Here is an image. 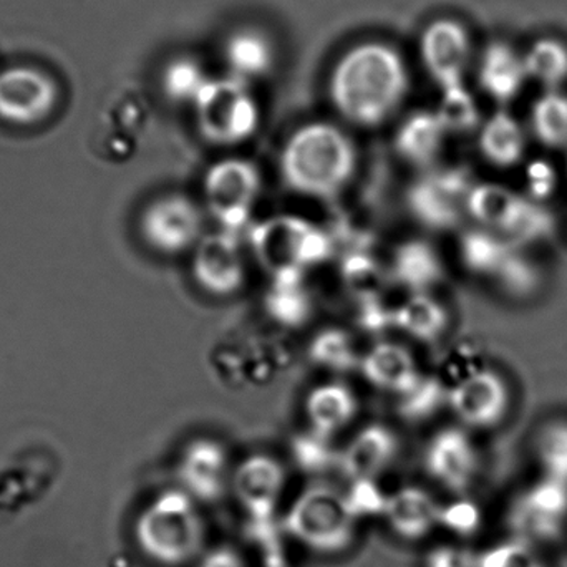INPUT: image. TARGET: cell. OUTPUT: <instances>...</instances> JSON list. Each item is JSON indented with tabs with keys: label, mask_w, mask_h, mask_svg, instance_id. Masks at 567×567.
<instances>
[{
	"label": "cell",
	"mask_w": 567,
	"mask_h": 567,
	"mask_svg": "<svg viewBox=\"0 0 567 567\" xmlns=\"http://www.w3.org/2000/svg\"><path fill=\"white\" fill-rule=\"evenodd\" d=\"M435 112L446 133H470L482 126L478 103L466 85L442 90V100Z\"/></svg>",
	"instance_id": "cell-34"
},
{
	"label": "cell",
	"mask_w": 567,
	"mask_h": 567,
	"mask_svg": "<svg viewBox=\"0 0 567 567\" xmlns=\"http://www.w3.org/2000/svg\"><path fill=\"white\" fill-rule=\"evenodd\" d=\"M195 109L199 133L213 145L233 146L246 142L255 135L261 120L248 83L233 75L209 79Z\"/></svg>",
	"instance_id": "cell-7"
},
{
	"label": "cell",
	"mask_w": 567,
	"mask_h": 567,
	"mask_svg": "<svg viewBox=\"0 0 567 567\" xmlns=\"http://www.w3.org/2000/svg\"><path fill=\"white\" fill-rule=\"evenodd\" d=\"M516 538L533 543L555 542L567 519V483L543 476L522 493L509 509Z\"/></svg>",
	"instance_id": "cell-12"
},
{
	"label": "cell",
	"mask_w": 567,
	"mask_h": 567,
	"mask_svg": "<svg viewBox=\"0 0 567 567\" xmlns=\"http://www.w3.org/2000/svg\"><path fill=\"white\" fill-rule=\"evenodd\" d=\"M442 505L420 486H402L386 496V525L403 542H422L440 526Z\"/></svg>",
	"instance_id": "cell-21"
},
{
	"label": "cell",
	"mask_w": 567,
	"mask_h": 567,
	"mask_svg": "<svg viewBox=\"0 0 567 567\" xmlns=\"http://www.w3.org/2000/svg\"><path fill=\"white\" fill-rule=\"evenodd\" d=\"M209 82L205 70L192 59L173 60L163 73V90L169 100L178 103H193Z\"/></svg>",
	"instance_id": "cell-37"
},
{
	"label": "cell",
	"mask_w": 567,
	"mask_h": 567,
	"mask_svg": "<svg viewBox=\"0 0 567 567\" xmlns=\"http://www.w3.org/2000/svg\"><path fill=\"white\" fill-rule=\"evenodd\" d=\"M423 567H478V555L462 545H439L430 549Z\"/></svg>",
	"instance_id": "cell-44"
},
{
	"label": "cell",
	"mask_w": 567,
	"mask_h": 567,
	"mask_svg": "<svg viewBox=\"0 0 567 567\" xmlns=\"http://www.w3.org/2000/svg\"><path fill=\"white\" fill-rule=\"evenodd\" d=\"M193 278L206 292L229 297L239 292L246 281L241 246L233 233L205 235L193 249Z\"/></svg>",
	"instance_id": "cell-15"
},
{
	"label": "cell",
	"mask_w": 567,
	"mask_h": 567,
	"mask_svg": "<svg viewBox=\"0 0 567 567\" xmlns=\"http://www.w3.org/2000/svg\"><path fill=\"white\" fill-rule=\"evenodd\" d=\"M309 355L320 369L337 373L360 369V362H362V355H359L352 336L346 330L333 329V327L313 337L309 346Z\"/></svg>",
	"instance_id": "cell-33"
},
{
	"label": "cell",
	"mask_w": 567,
	"mask_h": 567,
	"mask_svg": "<svg viewBox=\"0 0 567 567\" xmlns=\"http://www.w3.org/2000/svg\"><path fill=\"white\" fill-rule=\"evenodd\" d=\"M532 82L546 90H563L567 82V43L556 37H542L523 53Z\"/></svg>",
	"instance_id": "cell-32"
},
{
	"label": "cell",
	"mask_w": 567,
	"mask_h": 567,
	"mask_svg": "<svg viewBox=\"0 0 567 567\" xmlns=\"http://www.w3.org/2000/svg\"><path fill=\"white\" fill-rule=\"evenodd\" d=\"M478 146L483 158L496 168H515L525 158V128L512 113L498 110L480 126Z\"/></svg>",
	"instance_id": "cell-27"
},
{
	"label": "cell",
	"mask_w": 567,
	"mask_h": 567,
	"mask_svg": "<svg viewBox=\"0 0 567 567\" xmlns=\"http://www.w3.org/2000/svg\"><path fill=\"white\" fill-rule=\"evenodd\" d=\"M342 278L357 300L382 296L386 275L379 261L367 252H350L342 262Z\"/></svg>",
	"instance_id": "cell-35"
},
{
	"label": "cell",
	"mask_w": 567,
	"mask_h": 567,
	"mask_svg": "<svg viewBox=\"0 0 567 567\" xmlns=\"http://www.w3.org/2000/svg\"><path fill=\"white\" fill-rule=\"evenodd\" d=\"M449 323V310L430 293H412L393 313V329L419 342H436Z\"/></svg>",
	"instance_id": "cell-28"
},
{
	"label": "cell",
	"mask_w": 567,
	"mask_h": 567,
	"mask_svg": "<svg viewBox=\"0 0 567 567\" xmlns=\"http://www.w3.org/2000/svg\"><path fill=\"white\" fill-rule=\"evenodd\" d=\"M449 392L439 375H422L409 393L400 396V413L409 422L429 420L443 405H449Z\"/></svg>",
	"instance_id": "cell-36"
},
{
	"label": "cell",
	"mask_w": 567,
	"mask_h": 567,
	"mask_svg": "<svg viewBox=\"0 0 567 567\" xmlns=\"http://www.w3.org/2000/svg\"><path fill=\"white\" fill-rule=\"evenodd\" d=\"M133 535L142 555L156 566L185 567L206 551L202 505L179 486L159 493L142 509Z\"/></svg>",
	"instance_id": "cell-3"
},
{
	"label": "cell",
	"mask_w": 567,
	"mask_h": 567,
	"mask_svg": "<svg viewBox=\"0 0 567 567\" xmlns=\"http://www.w3.org/2000/svg\"><path fill=\"white\" fill-rule=\"evenodd\" d=\"M229 75L249 83L266 75L275 63V49L265 33L258 30H239L229 37L225 47Z\"/></svg>",
	"instance_id": "cell-29"
},
{
	"label": "cell",
	"mask_w": 567,
	"mask_h": 567,
	"mask_svg": "<svg viewBox=\"0 0 567 567\" xmlns=\"http://www.w3.org/2000/svg\"><path fill=\"white\" fill-rule=\"evenodd\" d=\"M482 512L472 499L460 498L449 505H442L440 526L458 538H470L482 528Z\"/></svg>",
	"instance_id": "cell-41"
},
{
	"label": "cell",
	"mask_w": 567,
	"mask_h": 567,
	"mask_svg": "<svg viewBox=\"0 0 567 567\" xmlns=\"http://www.w3.org/2000/svg\"><path fill=\"white\" fill-rule=\"evenodd\" d=\"M478 567H548L533 543L526 539H505L478 555Z\"/></svg>",
	"instance_id": "cell-39"
},
{
	"label": "cell",
	"mask_w": 567,
	"mask_h": 567,
	"mask_svg": "<svg viewBox=\"0 0 567 567\" xmlns=\"http://www.w3.org/2000/svg\"><path fill=\"white\" fill-rule=\"evenodd\" d=\"M233 470L228 452L212 439L193 440L178 462L179 488L199 505H215L231 492Z\"/></svg>",
	"instance_id": "cell-14"
},
{
	"label": "cell",
	"mask_w": 567,
	"mask_h": 567,
	"mask_svg": "<svg viewBox=\"0 0 567 567\" xmlns=\"http://www.w3.org/2000/svg\"><path fill=\"white\" fill-rule=\"evenodd\" d=\"M476 76L480 89L498 105L515 102L529 82L525 56L505 40L486 45L480 56Z\"/></svg>",
	"instance_id": "cell-22"
},
{
	"label": "cell",
	"mask_w": 567,
	"mask_h": 567,
	"mask_svg": "<svg viewBox=\"0 0 567 567\" xmlns=\"http://www.w3.org/2000/svg\"><path fill=\"white\" fill-rule=\"evenodd\" d=\"M536 452L545 476L567 483V422L556 420L543 426Z\"/></svg>",
	"instance_id": "cell-38"
},
{
	"label": "cell",
	"mask_w": 567,
	"mask_h": 567,
	"mask_svg": "<svg viewBox=\"0 0 567 567\" xmlns=\"http://www.w3.org/2000/svg\"><path fill=\"white\" fill-rule=\"evenodd\" d=\"M359 402L355 393L340 382L322 383L310 390L306 399L309 426L317 435L332 439L355 419Z\"/></svg>",
	"instance_id": "cell-25"
},
{
	"label": "cell",
	"mask_w": 567,
	"mask_h": 567,
	"mask_svg": "<svg viewBox=\"0 0 567 567\" xmlns=\"http://www.w3.org/2000/svg\"><path fill=\"white\" fill-rule=\"evenodd\" d=\"M385 493L377 482H352L346 492L347 503L357 519L383 516L386 505Z\"/></svg>",
	"instance_id": "cell-42"
},
{
	"label": "cell",
	"mask_w": 567,
	"mask_h": 567,
	"mask_svg": "<svg viewBox=\"0 0 567 567\" xmlns=\"http://www.w3.org/2000/svg\"><path fill=\"white\" fill-rule=\"evenodd\" d=\"M198 567H248L245 556L233 548V546H216L213 549H206L205 555L199 558Z\"/></svg>",
	"instance_id": "cell-45"
},
{
	"label": "cell",
	"mask_w": 567,
	"mask_h": 567,
	"mask_svg": "<svg viewBox=\"0 0 567 567\" xmlns=\"http://www.w3.org/2000/svg\"><path fill=\"white\" fill-rule=\"evenodd\" d=\"M359 302V323L362 329L373 333H382L393 329V313L395 307L389 306L382 296L357 300Z\"/></svg>",
	"instance_id": "cell-43"
},
{
	"label": "cell",
	"mask_w": 567,
	"mask_h": 567,
	"mask_svg": "<svg viewBox=\"0 0 567 567\" xmlns=\"http://www.w3.org/2000/svg\"><path fill=\"white\" fill-rule=\"evenodd\" d=\"M423 65L442 90L465 85L472 63V37L458 20H435L423 30L420 39Z\"/></svg>",
	"instance_id": "cell-13"
},
{
	"label": "cell",
	"mask_w": 567,
	"mask_h": 567,
	"mask_svg": "<svg viewBox=\"0 0 567 567\" xmlns=\"http://www.w3.org/2000/svg\"><path fill=\"white\" fill-rule=\"evenodd\" d=\"M346 492L330 485L303 489L284 516V532L317 555H342L350 549L359 532Z\"/></svg>",
	"instance_id": "cell-5"
},
{
	"label": "cell",
	"mask_w": 567,
	"mask_h": 567,
	"mask_svg": "<svg viewBox=\"0 0 567 567\" xmlns=\"http://www.w3.org/2000/svg\"><path fill=\"white\" fill-rule=\"evenodd\" d=\"M292 453L297 465L307 473L326 472L330 466H337L339 460V452L330 446V439L317 435L312 430L293 440Z\"/></svg>",
	"instance_id": "cell-40"
},
{
	"label": "cell",
	"mask_w": 567,
	"mask_h": 567,
	"mask_svg": "<svg viewBox=\"0 0 567 567\" xmlns=\"http://www.w3.org/2000/svg\"><path fill=\"white\" fill-rule=\"evenodd\" d=\"M265 307L268 316L287 329H300L313 313L312 297L303 278L271 279Z\"/></svg>",
	"instance_id": "cell-30"
},
{
	"label": "cell",
	"mask_w": 567,
	"mask_h": 567,
	"mask_svg": "<svg viewBox=\"0 0 567 567\" xmlns=\"http://www.w3.org/2000/svg\"><path fill=\"white\" fill-rule=\"evenodd\" d=\"M468 216L478 228L496 233L515 245L543 241L555 233V215L542 203L496 183H475Z\"/></svg>",
	"instance_id": "cell-6"
},
{
	"label": "cell",
	"mask_w": 567,
	"mask_h": 567,
	"mask_svg": "<svg viewBox=\"0 0 567 567\" xmlns=\"http://www.w3.org/2000/svg\"><path fill=\"white\" fill-rule=\"evenodd\" d=\"M449 406L472 429H493L509 409V390L493 370H473L450 389Z\"/></svg>",
	"instance_id": "cell-16"
},
{
	"label": "cell",
	"mask_w": 567,
	"mask_h": 567,
	"mask_svg": "<svg viewBox=\"0 0 567 567\" xmlns=\"http://www.w3.org/2000/svg\"><path fill=\"white\" fill-rule=\"evenodd\" d=\"M446 135L449 133L440 122L436 112L422 110V112L412 113L396 130V153L410 165L426 168L439 158L445 145Z\"/></svg>",
	"instance_id": "cell-26"
},
{
	"label": "cell",
	"mask_w": 567,
	"mask_h": 567,
	"mask_svg": "<svg viewBox=\"0 0 567 567\" xmlns=\"http://www.w3.org/2000/svg\"><path fill=\"white\" fill-rule=\"evenodd\" d=\"M359 370L370 385L399 396L409 393L423 375L415 355L395 342L375 343L363 353Z\"/></svg>",
	"instance_id": "cell-23"
},
{
	"label": "cell",
	"mask_w": 567,
	"mask_h": 567,
	"mask_svg": "<svg viewBox=\"0 0 567 567\" xmlns=\"http://www.w3.org/2000/svg\"><path fill=\"white\" fill-rule=\"evenodd\" d=\"M205 218L195 202L183 195H166L146 206L140 233L159 255L176 256L195 249L202 241Z\"/></svg>",
	"instance_id": "cell-11"
},
{
	"label": "cell",
	"mask_w": 567,
	"mask_h": 567,
	"mask_svg": "<svg viewBox=\"0 0 567 567\" xmlns=\"http://www.w3.org/2000/svg\"><path fill=\"white\" fill-rule=\"evenodd\" d=\"M460 258L473 275L493 279L512 296H532L539 287V271L523 246L478 226L460 238Z\"/></svg>",
	"instance_id": "cell-8"
},
{
	"label": "cell",
	"mask_w": 567,
	"mask_h": 567,
	"mask_svg": "<svg viewBox=\"0 0 567 567\" xmlns=\"http://www.w3.org/2000/svg\"><path fill=\"white\" fill-rule=\"evenodd\" d=\"M533 135L546 148H567V93L565 90H546L529 112Z\"/></svg>",
	"instance_id": "cell-31"
},
{
	"label": "cell",
	"mask_w": 567,
	"mask_h": 567,
	"mask_svg": "<svg viewBox=\"0 0 567 567\" xmlns=\"http://www.w3.org/2000/svg\"><path fill=\"white\" fill-rule=\"evenodd\" d=\"M56 102L49 76L29 66L0 72V118L10 125L29 126L45 118Z\"/></svg>",
	"instance_id": "cell-18"
},
{
	"label": "cell",
	"mask_w": 567,
	"mask_h": 567,
	"mask_svg": "<svg viewBox=\"0 0 567 567\" xmlns=\"http://www.w3.org/2000/svg\"><path fill=\"white\" fill-rule=\"evenodd\" d=\"M206 209L223 231L238 235L246 228L261 195V173L249 159L226 158L206 172Z\"/></svg>",
	"instance_id": "cell-10"
},
{
	"label": "cell",
	"mask_w": 567,
	"mask_h": 567,
	"mask_svg": "<svg viewBox=\"0 0 567 567\" xmlns=\"http://www.w3.org/2000/svg\"><path fill=\"white\" fill-rule=\"evenodd\" d=\"M265 567H269V566H265Z\"/></svg>",
	"instance_id": "cell-46"
},
{
	"label": "cell",
	"mask_w": 567,
	"mask_h": 567,
	"mask_svg": "<svg viewBox=\"0 0 567 567\" xmlns=\"http://www.w3.org/2000/svg\"><path fill=\"white\" fill-rule=\"evenodd\" d=\"M249 245L271 279L306 278L333 252L332 239L322 228L293 215L271 216L252 226Z\"/></svg>",
	"instance_id": "cell-4"
},
{
	"label": "cell",
	"mask_w": 567,
	"mask_h": 567,
	"mask_svg": "<svg viewBox=\"0 0 567 567\" xmlns=\"http://www.w3.org/2000/svg\"><path fill=\"white\" fill-rule=\"evenodd\" d=\"M423 463L433 482L453 495H463L478 472V453L465 430L449 426L430 440Z\"/></svg>",
	"instance_id": "cell-19"
},
{
	"label": "cell",
	"mask_w": 567,
	"mask_h": 567,
	"mask_svg": "<svg viewBox=\"0 0 567 567\" xmlns=\"http://www.w3.org/2000/svg\"><path fill=\"white\" fill-rule=\"evenodd\" d=\"M399 436L382 423H370L355 433L339 452L337 468L352 482H377L395 463Z\"/></svg>",
	"instance_id": "cell-20"
},
{
	"label": "cell",
	"mask_w": 567,
	"mask_h": 567,
	"mask_svg": "<svg viewBox=\"0 0 567 567\" xmlns=\"http://www.w3.org/2000/svg\"><path fill=\"white\" fill-rule=\"evenodd\" d=\"M357 168V152L346 132L332 123H307L284 145L279 169L297 195L329 199L339 195Z\"/></svg>",
	"instance_id": "cell-2"
},
{
	"label": "cell",
	"mask_w": 567,
	"mask_h": 567,
	"mask_svg": "<svg viewBox=\"0 0 567 567\" xmlns=\"http://www.w3.org/2000/svg\"><path fill=\"white\" fill-rule=\"evenodd\" d=\"M409 83V70L393 47L365 42L340 56L330 75L329 92L343 118L372 128L402 105Z\"/></svg>",
	"instance_id": "cell-1"
},
{
	"label": "cell",
	"mask_w": 567,
	"mask_h": 567,
	"mask_svg": "<svg viewBox=\"0 0 567 567\" xmlns=\"http://www.w3.org/2000/svg\"><path fill=\"white\" fill-rule=\"evenodd\" d=\"M390 278L412 293H430L445 276L435 246L425 239H409L393 251Z\"/></svg>",
	"instance_id": "cell-24"
},
{
	"label": "cell",
	"mask_w": 567,
	"mask_h": 567,
	"mask_svg": "<svg viewBox=\"0 0 567 567\" xmlns=\"http://www.w3.org/2000/svg\"><path fill=\"white\" fill-rule=\"evenodd\" d=\"M475 183L460 166L430 169L406 192V208L416 223L430 231H452L468 216L470 193Z\"/></svg>",
	"instance_id": "cell-9"
},
{
	"label": "cell",
	"mask_w": 567,
	"mask_h": 567,
	"mask_svg": "<svg viewBox=\"0 0 567 567\" xmlns=\"http://www.w3.org/2000/svg\"><path fill=\"white\" fill-rule=\"evenodd\" d=\"M286 478L282 463L268 455L248 456L233 470L231 493L249 522L276 519Z\"/></svg>",
	"instance_id": "cell-17"
}]
</instances>
